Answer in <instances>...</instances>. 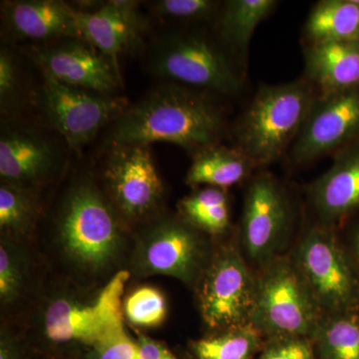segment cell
Listing matches in <instances>:
<instances>
[{
    "mask_svg": "<svg viewBox=\"0 0 359 359\" xmlns=\"http://www.w3.org/2000/svg\"><path fill=\"white\" fill-rule=\"evenodd\" d=\"M304 56V77L316 93L359 87V41L306 43Z\"/></svg>",
    "mask_w": 359,
    "mask_h": 359,
    "instance_id": "obj_19",
    "label": "cell"
},
{
    "mask_svg": "<svg viewBox=\"0 0 359 359\" xmlns=\"http://www.w3.org/2000/svg\"><path fill=\"white\" fill-rule=\"evenodd\" d=\"M104 178L119 216L140 219L159 207L164 187L149 146H110Z\"/></svg>",
    "mask_w": 359,
    "mask_h": 359,
    "instance_id": "obj_10",
    "label": "cell"
},
{
    "mask_svg": "<svg viewBox=\"0 0 359 359\" xmlns=\"http://www.w3.org/2000/svg\"><path fill=\"white\" fill-rule=\"evenodd\" d=\"M184 219L197 230L219 235L230 226V203L224 189L205 187L179 204Z\"/></svg>",
    "mask_w": 359,
    "mask_h": 359,
    "instance_id": "obj_23",
    "label": "cell"
},
{
    "mask_svg": "<svg viewBox=\"0 0 359 359\" xmlns=\"http://www.w3.org/2000/svg\"><path fill=\"white\" fill-rule=\"evenodd\" d=\"M217 95L166 83L149 92L113 122L110 146L171 143L189 155L222 142L228 128Z\"/></svg>",
    "mask_w": 359,
    "mask_h": 359,
    "instance_id": "obj_1",
    "label": "cell"
},
{
    "mask_svg": "<svg viewBox=\"0 0 359 359\" xmlns=\"http://www.w3.org/2000/svg\"><path fill=\"white\" fill-rule=\"evenodd\" d=\"M359 140V87L316 94L287 156L294 165L337 154Z\"/></svg>",
    "mask_w": 359,
    "mask_h": 359,
    "instance_id": "obj_8",
    "label": "cell"
},
{
    "mask_svg": "<svg viewBox=\"0 0 359 359\" xmlns=\"http://www.w3.org/2000/svg\"><path fill=\"white\" fill-rule=\"evenodd\" d=\"M195 28L174 30L158 39L149 54V70L170 83L217 96H238L245 66L219 37Z\"/></svg>",
    "mask_w": 359,
    "mask_h": 359,
    "instance_id": "obj_2",
    "label": "cell"
},
{
    "mask_svg": "<svg viewBox=\"0 0 359 359\" xmlns=\"http://www.w3.org/2000/svg\"><path fill=\"white\" fill-rule=\"evenodd\" d=\"M22 275L18 257L6 243L0 247V297L4 302L13 301L20 290Z\"/></svg>",
    "mask_w": 359,
    "mask_h": 359,
    "instance_id": "obj_31",
    "label": "cell"
},
{
    "mask_svg": "<svg viewBox=\"0 0 359 359\" xmlns=\"http://www.w3.org/2000/svg\"><path fill=\"white\" fill-rule=\"evenodd\" d=\"M58 228L68 254L90 268L109 263L121 244L119 215L87 178L80 180L66 196Z\"/></svg>",
    "mask_w": 359,
    "mask_h": 359,
    "instance_id": "obj_5",
    "label": "cell"
},
{
    "mask_svg": "<svg viewBox=\"0 0 359 359\" xmlns=\"http://www.w3.org/2000/svg\"><path fill=\"white\" fill-rule=\"evenodd\" d=\"M252 325L231 328L224 334L198 340L193 351L198 359H250L259 342Z\"/></svg>",
    "mask_w": 359,
    "mask_h": 359,
    "instance_id": "obj_25",
    "label": "cell"
},
{
    "mask_svg": "<svg viewBox=\"0 0 359 359\" xmlns=\"http://www.w3.org/2000/svg\"><path fill=\"white\" fill-rule=\"evenodd\" d=\"M0 359H16L15 354L13 351V347L9 346L6 341H1L0 349Z\"/></svg>",
    "mask_w": 359,
    "mask_h": 359,
    "instance_id": "obj_34",
    "label": "cell"
},
{
    "mask_svg": "<svg viewBox=\"0 0 359 359\" xmlns=\"http://www.w3.org/2000/svg\"><path fill=\"white\" fill-rule=\"evenodd\" d=\"M138 344L140 359H177L163 344L149 337H141Z\"/></svg>",
    "mask_w": 359,
    "mask_h": 359,
    "instance_id": "obj_33",
    "label": "cell"
},
{
    "mask_svg": "<svg viewBox=\"0 0 359 359\" xmlns=\"http://www.w3.org/2000/svg\"><path fill=\"white\" fill-rule=\"evenodd\" d=\"M358 254H359V233H358Z\"/></svg>",
    "mask_w": 359,
    "mask_h": 359,
    "instance_id": "obj_35",
    "label": "cell"
},
{
    "mask_svg": "<svg viewBox=\"0 0 359 359\" xmlns=\"http://www.w3.org/2000/svg\"><path fill=\"white\" fill-rule=\"evenodd\" d=\"M292 222L289 198L271 175H257L245 193L241 241L245 254L262 266L275 259Z\"/></svg>",
    "mask_w": 359,
    "mask_h": 359,
    "instance_id": "obj_11",
    "label": "cell"
},
{
    "mask_svg": "<svg viewBox=\"0 0 359 359\" xmlns=\"http://www.w3.org/2000/svg\"><path fill=\"white\" fill-rule=\"evenodd\" d=\"M94 359H140V347L125 330L123 318L106 330L95 344Z\"/></svg>",
    "mask_w": 359,
    "mask_h": 359,
    "instance_id": "obj_30",
    "label": "cell"
},
{
    "mask_svg": "<svg viewBox=\"0 0 359 359\" xmlns=\"http://www.w3.org/2000/svg\"><path fill=\"white\" fill-rule=\"evenodd\" d=\"M37 208L30 190L1 182L0 228L6 233H25L36 218Z\"/></svg>",
    "mask_w": 359,
    "mask_h": 359,
    "instance_id": "obj_26",
    "label": "cell"
},
{
    "mask_svg": "<svg viewBox=\"0 0 359 359\" xmlns=\"http://www.w3.org/2000/svg\"><path fill=\"white\" fill-rule=\"evenodd\" d=\"M125 314L130 323L142 327H157L167 314L164 295L154 287L135 290L125 302Z\"/></svg>",
    "mask_w": 359,
    "mask_h": 359,
    "instance_id": "obj_28",
    "label": "cell"
},
{
    "mask_svg": "<svg viewBox=\"0 0 359 359\" xmlns=\"http://www.w3.org/2000/svg\"><path fill=\"white\" fill-rule=\"evenodd\" d=\"M81 39L109 59L118 74L123 53L141 43L147 22L135 1L100 2L94 8L77 9Z\"/></svg>",
    "mask_w": 359,
    "mask_h": 359,
    "instance_id": "obj_16",
    "label": "cell"
},
{
    "mask_svg": "<svg viewBox=\"0 0 359 359\" xmlns=\"http://www.w3.org/2000/svg\"><path fill=\"white\" fill-rule=\"evenodd\" d=\"M186 181L191 186L224 189L249 178L257 165L237 146L219 143L194 156Z\"/></svg>",
    "mask_w": 359,
    "mask_h": 359,
    "instance_id": "obj_20",
    "label": "cell"
},
{
    "mask_svg": "<svg viewBox=\"0 0 359 359\" xmlns=\"http://www.w3.org/2000/svg\"><path fill=\"white\" fill-rule=\"evenodd\" d=\"M321 359H359V320L344 313L321 318L313 334Z\"/></svg>",
    "mask_w": 359,
    "mask_h": 359,
    "instance_id": "obj_24",
    "label": "cell"
},
{
    "mask_svg": "<svg viewBox=\"0 0 359 359\" xmlns=\"http://www.w3.org/2000/svg\"><path fill=\"white\" fill-rule=\"evenodd\" d=\"M257 276L233 248L224 250L208 266L201 283L200 309L209 327L218 330L250 325Z\"/></svg>",
    "mask_w": 359,
    "mask_h": 359,
    "instance_id": "obj_9",
    "label": "cell"
},
{
    "mask_svg": "<svg viewBox=\"0 0 359 359\" xmlns=\"http://www.w3.org/2000/svg\"><path fill=\"white\" fill-rule=\"evenodd\" d=\"M60 149L48 135L25 123L2 122L0 133L1 182L32 191L60 164Z\"/></svg>",
    "mask_w": 359,
    "mask_h": 359,
    "instance_id": "obj_15",
    "label": "cell"
},
{
    "mask_svg": "<svg viewBox=\"0 0 359 359\" xmlns=\"http://www.w3.org/2000/svg\"><path fill=\"white\" fill-rule=\"evenodd\" d=\"M162 20L181 25L199 26L218 20L223 4L215 0H160L151 4Z\"/></svg>",
    "mask_w": 359,
    "mask_h": 359,
    "instance_id": "obj_27",
    "label": "cell"
},
{
    "mask_svg": "<svg viewBox=\"0 0 359 359\" xmlns=\"http://www.w3.org/2000/svg\"><path fill=\"white\" fill-rule=\"evenodd\" d=\"M292 259L323 316L344 313L353 306L358 294L355 278L327 226L308 231Z\"/></svg>",
    "mask_w": 359,
    "mask_h": 359,
    "instance_id": "obj_7",
    "label": "cell"
},
{
    "mask_svg": "<svg viewBox=\"0 0 359 359\" xmlns=\"http://www.w3.org/2000/svg\"><path fill=\"white\" fill-rule=\"evenodd\" d=\"M25 80L14 54L6 47L0 51V107L13 116L25 102Z\"/></svg>",
    "mask_w": 359,
    "mask_h": 359,
    "instance_id": "obj_29",
    "label": "cell"
},
{
    "mask_svg": "<svg viewBox=\"0 0 359 359\" xmlns=\"http://www.w3.org/2000/svg\"><path fill=\"white\" fill-rule=\"evenodd\" d=\"M278 4L276 0H230L223 4L217 20L219 37L245 66L255 30Z\"/></svg>",
    "mask_w": 359,
    "mask_h": 359,
    "instance_id": "obj_21",
    "label": "cell"
},
{
    "mask_svg": "<svg viewBox=\"0 0 359 359\" xmlns=\"http://www.w3.org/2000/svg\"><path fill=\"white\" fill-rule=\"evenodd\" d=\"M128 271H119L91 304L57 299L45 314V332L55 342L80 341L93 346L116 320L123 318L122 295Z\"/></svg>",
    "mask_w": 359,
    "mask_h": 359,
    "instance_id": "obj_13",
    "label": "cell"
},
{
    "mask_svg": "<svg viewBox=\"0 0 359 359\" xmlns=\"http://www.w3.org/2000/svg\"><path fill=\"white\" fill-rule=\"evenodd\" d=\"M334 165L309 188V199L323 226L359 207V144L334 155Z\"/></svg>",
    "mask_w": 359,
    "mask_h": 359,
    "instance_id": "obj_18",
    "label": "cell"
},
{
    "mask_svg": "<svg viewBox=\"0 0 359 359\" xmlns=\"http://www.w3.org/2000/svg\"><path fill=\"white\" fill-rule=\"evenodd\" d=\"M42 76L37 99L40 111L49 127L74 150L83 148L128 108L123 97L104 95L61 83L49 75Z\"/></svg>",
    "mask_w": 359,
    "mask_h": 359,
    "instance_id": "obj_6",
    "label": "cell"
},
{
    "mask_svg": "<svg viewBox=\"0 0 359 359\" xmlns=\"http://www.w3.org/2000/svg\"><path fill=\"white\" fill-rule=\"evenodd\" d=\"M323 316L294 259L276 257L264 264L250 318L259 334L275 339L313 337Z\"/></svg>",
    "mask_w": 359,
    "mask_h": 359,
    "instance_id": "obj_4",
    "label": "cell"
},
{
    "mask_svg": "<svg viewBox=\"0 0 359 359\" xmlns=\"http://www.w3.org/2000/svg\"><path fill=\"white\" fill-rule=\"evenodd\" d=\"M205 243L188 222L166 219L151 226L142 240L138 263L146 273L192 282L204 266Z\"/></svg>",
    "mask_w": 359,
    "mask_h": 359,
    "instance_id": "obj_14",
    "label": "cell"
},
{
    "mask_svg": "<svg viewBox=\"0 0 359 359\" xmlns=\"http://www.w3.org/2000/svg\"><path fill=\"white\" fill-rule=\"evenodd\" d=\"M8 32L18 40L45 44L65 39H81L77 8L60 0H18L1 4Z\"/></svg>",
    "mask_w": 359,
    "mask_h": 359,
    "instance_id": "obj_17",
    "label": "cell"
},
{
    "mask_svg": "<svg viewBox=\"0 0 359 359\" xmlns=\"http://www.w3.org/2000/svg\"><path fill=\"white\" fill-rule=\"evenodd\" d=\"M25 53L42 71L61 83L116 95L122 84L109 59L95 47L79 39H65L26 47Z\"/></svg>",
    "mask_w": 359,
    "mask_h": 359,
    "instance_id": "obj_12",
    "label": "cell"
},
{
    "mask_svg": "<svg viewBox=\"0 0 359 359\" xmlns=\"http://www.w3.org/2000/svg\"><path fill=\"white\" fill-rule=\"evenodd\" d=\"M259 359H314L313 348L306 339H276Z\"/></svg>",
    "mask_w": 359,
    "mask_h": 359,
    "instance_id": "obj_32",
    "label": "cell"
},
{
    "mask_svg": "<svg viewBox=\"0 0 359 359\" xmlns=\"http://www.w3.org/2000/svg\"><path fill=\"white\" fill-rule=\"evenodd\" d=\"M316 94L304 77L289 83L262 85L236 124L235 146L257 167L287 155Z\"/></svg>",
    "mask_w": 359,
    "mask_h": 359,
    "instance_id": "obj_3",
    "label": "cell"
},
{
    "mask_svg": "<svg viewBox=\"0 0 359 359\" xmlns=\"http://www.w3.org/2000/svg\"><path fill=\"white\" fill-rule=\"evenodd\" d=\"M304 44L323 41H359V0H320L304 26Z\"/></svg>",
    "mask_w": 359,
    "mask_h": 359,
    "instance_id": "obj_22",
    "label": "cell"
}]
</instances>
